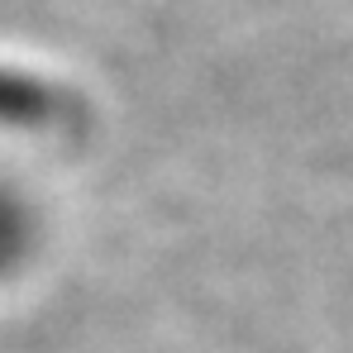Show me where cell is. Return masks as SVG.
<instances>
[{
	"label": "cell",
	"instance_id": "6da1fadb",
	"mask_svg": "<svg viewBox=\"0 0 353 353\" xmlns=\"http://www.w3.org/2000/svg\"><path fill=\"white\" fill-rule=\"evenodd\" d=\"M58 96L48 86H39L34 77H14L0 72V124H48Z\"/></svg>",
	"mask_w": 353,
	"mask_h": 353
},
{
	"label": "cell",
	"instance_id": "7a4b0ae2",
	"mask_svg": "<svg viewBox=\"0 0 353 353\" xmlns=\"http://www.w3.org/2000/svg\"><path fill=\"white\" fill-rule=\"evenodd\" d=\"M24 248H29V215H24V205H19L10 191H0V272H5Z\"/></svg>",
	"mask_w": 353,
	"mask_h": 353
}]
</instances>
